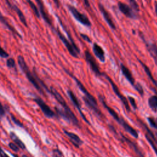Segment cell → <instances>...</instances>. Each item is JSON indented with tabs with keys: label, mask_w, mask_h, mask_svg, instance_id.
I'll list each match as a JSON object with an SVG mask.
<instances>
[{
	"label": "cell",
	"mask_w": 157,
	"mask_h": 157,
	"mask_svg": "<svg viewBox=\"0 0 157 157\" xmlns=\"http://www.w3.org/2000/svg\"><path fill=\"white\" fill-rule=\"evenodd\" d=\"M17 61H18V64L20 66V67L21 68V69L23 71V72L25 74L26 77H27V78L28 79L29 82L34 86V87L41 94H44V93L43 92V89L40 86V85L39 84L38 82L36 80V77L34 76L33 72H32L26 63L25 62V60L24 59V58L21 56V55H18V58H17Z\"/></svg>",
	"instance_id": "6da1fadb"
},
{
	"label": "cell",
	"mask_w": 157,
	"mask_h": 157,
	"mask_svg": "<svg viewBox=\"0 0 157 157\" xmlns=\"http://www.w3.org/2000/svg\"><path fill=\"white\" fill-rule=\"evenodd\" d=\"M67 7L77 21L87 27H90L91 26V22L85 14L81 13L74 6L71 4H67Z\"/></svg>",
	"instance_id": "7a4b0ae2"
},
{
	"label": "cell",
	"mask_w": 157,
	"mask_h": 157,
	"mask_svg": "<svg viewBox=\"0 0 157 157\" xmlns=\"http://www.w3.org/2000/svg\"><path fill=\"white\" fill-rule=\"evenodd\" d=\"M103 76H104L105 78H106L107 80L109 82V83H110V85L112 86V90H113V92L117 96V97L120 99L121 102L124 105V106L125 109H126V110L128 112H130L131 109H130V106L129 105V102H128V101L127 98L124 96H123L122 94V93L119 90V89H118V86H117V85L113 82V81L112 80V78L110 77H109L107 74H105L104 73H103Z\"/></svg>",
	"instance_id": "3957f363"
},
{
	"label": "cell",
	"mask_w": 157,
	"mask_h": 157,
	"mask_svg": "<svg viewBox=\"0 0 157 157\" xmlns=\"http://www.w3.org/2000/svg\"><path fill=\"white\" fill-rule=\"evenodd\" d=\"M85 58L86 61L89 64L90 69L95 74V75H96L97 76H102L103 73L101 72L95 58L93 56V55L88 50L85 51Z\"/></svg>",
	"instance_id": "277c9868"
},
{
	"label": "cell",
	"mask_w": 157,
	"mask_h": 157,
	"mask_svg": "<svg viewBox=\"0 0 157 157\" xmlns=\"http://www.w3.org/2000/svg\"><path fill=\"white\" fill-rule=\"evenodd\" d=\"M36 2H37V4L38 5V9L40 12V17H42L43 20H44V21L52 28V29L55 32V31L56 30V28H55V26L53 25V22L49 16V15L48 14V13L46 11L45 7L44 6V4L43 3L42 0H36Z\"/></svg>",
	"instance_id": "5b68a950"
},
{
	"label": "cell",
	"mask_w": 157,
	"mask_h": 157,
	"mask_svg": "<svg viewBox=\"0 0 157 157\" xmlns=\"http://www.w3.org/2000/svg\"><path fill=\"white\" fill-rule=\"evenodd\" d=\"M64 70H65L66 72H67V73L75 80V83H77V85L78 88L80 89V90L84 94L85 97L86 98H87L89 101H90L91 102H93V103H94V104H98L97 101H96V99H95V98L88 91V90L86 89V88L84 86V85L82 84V83L78 78H77L75 76H74L72 74H71L67 70H66V69H64Z\"/></svg>",
	"instance_id": "8992f818"
},
{
	"label": "cell",
	"mask_w": 157,
	"mask_h": 157,
	"mask_svg": "<svg viewBox=\"0 0 157 157\" xmlns=\"http://www.w3.org/2000/svg\"><path fill=\"white\" fill-rule=\"evenodd\" d=\"M5 1V3L6 4V6L11 10H13L14 12H15V13H17L20 21H21V23L26 28L28 27V23L26 19V17L25 16V15L23 14V12L21 10V9L15 4L12 3L10 0H4Z\"/></svg>",
	"instance_id": "52a82bcc"
},
{
	"label": "cell",
	"mask_w": 157,
	"mask_h": 157,
	"mask_svg": "<svg viewBox=\"0 0 157 157\" xmlns=\"http://www.w3.org/2000/svg\"><path fill=\"white\" fill-rule=\"evenodd\" d=\"M34 101L38 105L44 115L48 118H52L55 116L54 112L50 107L42 99L40 98L36 97L34 99Z\"/></svg>",
	"instance_id": "ba28073f"
},
{
	"label": "cell",
	"mask_w": 157,
	"mask_h": 157,
	"mask_svg": "<svg viewBox=\"0 0 157 157\" xmlns=\"http://www.w3.org/2000/svg\"><path fill=\"white\" fill-rule=\"evenodd\" d=\"M139 36L144 41L146 48H147L149 53L151 56V57L153 58L156 64L157 65V45L155 43H153L149 41H147L145 39L144 36L141 33H139Z\"/></svg>",
	"instance_id": "9c48e42d"
},
{
	"label": "cell",
	"mask_w": 157,
	"mask_h": 157,
	"mask_svg": "<svg viewBox=\"0 0 157 157\" xmlns=\"http://www.w3.org/2000/svg\"><path fill=\"white\" fill-rule=\"evenodd\" d=\"M50 93L53 96V97L58 101V102L63 107V109L65 112H70L72 111L71 110V109L69 108V107L67 105L64 99L63 98V96L60 94V93L55 88H53V86H51L50 88Z\"/></svg>",
	"instance_id": "30bf717a"
},
{
	"label": "cell",
	"mask_w": 157,
	"mask_h": 157,
	"mask_svg": "<svg viewBox=\"0 0 157 157\" xmlns=\"http://www.w3.org/2000/svg\"><path fill=\"white\" fill-rule=\"evenodd\" d=\"M118 8L119 10L127 18H131V19H136V15L134 12V11L132 10L131 7L128 6V4L119 1L118 2Z\"/></svg>",
	"instance_id": "8fae6325"
},
{
	"label": "cell",
	"mask_w": 157,
	"mask_h": 157,
	"mask_svg": "<svg viewBox=\"0 0 157 157\" xmlns=\"http://www.w3.org/2000/svg\"><path fill=\"white\" fill-rule=\"evenodd\" d=\"M98 7H99L101 13L102 14L103 17L104 18V20L106 21V23L108 24V25L110 26V28H112L113 30H115L116 26H115V25L113 21V19H112L110 14L109 13V12L107 10V9L104 7V6L102 4L99 3L98 4Z\"/></svg>",
	"instance_id": "7c38bea8"
},
{
	"label": "cell",
	"mask_w": 157,
	"mask_h": 157,
	"mask_svg": "<svg viewBox=\"0 0 157 157\" xmlns=\"http://www.w3.org/2000/svg\"><path fill=\"white\" fill-rule=\"evenodd\" d=\"M67 94H68V96H69V97L71 101H72V104H74V106L76 107V109H77V110H78V112H79L80 114L81 115V116H82V118L83 119V120H84L86 123H87L88 124H90V123L88 121V120H87V118L85 117V116L84 115L83 113L82 112V109H81V105H80V103H79V101H78V99L77 98V97H76L75 95L74 94V93L71 90H67Z\"/></svg>",
	"instance_id": "4fadbf2b"
},
{
	"label": "cell",
	"mask_w": 157,
	"mask_h": 157,
	"mask_svg": "<svg viewBox=\"0 0 157 157\" xmlns=\"http://www.w3.org/2000/svg\"><path fill=\"white\" fill-rule=\"evenodd\" d=\"M64 132L69 137V139H70V141L75 147L79 148L83 144V140L76 134L72 132L67 131L66 130H64Z\"/></svg>",
	"instance_id": "5bb4252c"
},
{
	"label": "cell",
	"mask_w": 157,
	"mask_h": 157,
	"mask_svg": "<svg viewBox=\"0 0 157 157\" xmlns=\"http://www.w3.org/2000/svg\"><path fill=\"white\" fill-rule=\"evenodd\" d=\"M118 123L124 128V129L128 132L129 134H130L132 137H134V138H138L139 137V134L138 132L134 129L131 126H130L123 118H122L121 117L120 121H118Z\"/></svg>",
	"instance_id": "9a60e30c"
},
{
	"label": "cell",
	"mask_w": 157,
	"mask_h": 157,
	"mask_svg": "<svg viewBox=\"0 0 157 157\" xmlns=\"http://www.w3.org/2000/svg\"><path fill=\"white\" fill-rule=\"evenodd\" d=\"M93 52L97 58H98L101 62L104 63L105 61V52L102 47H101L97 43H94L93 45Z\"/></svg>",
	"instance_id": "2e32d148"
},
{
	"label": "cell",
	"mask_w": 157,
	"mask_h": 157,
	"mask_svg": "<svg viewBox=\"0 0 157 157\" xmlns=\"http://www.w3.org/2000/svg\"><path fill=\"white\" fill-rule=\"evenodd\" d=\"M0 22L4 25L9 31H10L12 34L14 35V36H18V37H20V39H22V36L17 31V29L13 27L12 26L9 22L7 20V19L6 18V17L2 15V13H1V12L0 11Z\"/></svg>",
	"instance_id": "e0dca14e"
},
{
	"label": "cell",
	"mask_w": 157,
	"mask_h": 157,
	"mask_svg": "<svg viewBox=\"0 0 157 157\" xmlns=\"http://www.w3.org/2000/svg\"><path fill=\"white\" fill-rule=\"evenodd\" d=\"M120 69H121V73L123 75V76L125 77V78L134 86V85H135V79L131 72L130 71V70L123 64H121Z\"/></svg>",
	"instance_id": "ac0fdd59"
},
{
	"label": "cell",
	"mask_w": 157,
	"mask_h": 157,
	"mask_svg": "<svg viewBox=\"0 0 157 157\" xmlns=\"http://www.w3.org/2000/svg\"><path fill=\"white\" fill-rule=\"evenodd\" d=\"M83 99L84 101V102L85 103V104L86 105V106L90 109L92 111H93L98 116H99V117H102V114L101 112V110H99L98 106V104H96L92 102H91L90 101H89L85 97H83Z\"/></svg>",
	"instance_id": "d6986e66"
},
{
	"label": "cell",
	"mask_w": 157,
	"mask_h": 157,
	"mask_svg": "<svg viewBox=\"0 0 157 157\" xmlns=\"http://www.w3.org/2000/svg\"><path fill=\"white\" fill-rule=\"evenodd\" d=\"M121 137H122L123 140L125 141V142L129 145V147L135 151V153H136L139 157H144L143 153H142V151L139 150V148H138V147L136 145V144H134L133 142H132L131 140H130L129 139H128L127 137H126L124 136L123 135H121Z\"/></svg>",
	"instance_id": "ffe728a7"
},
{
	"label": "cell",
	"mask_w": 157,
	"mask_h": 157,
	"mask_svg": "<svg viewBox=\"0 0 157 157\" xmlns=\"http://www.w3.org/2000/svg\"><path fill=\"white\" fill-rule=\"evenodd\" d=\"M138 60H139V63H140V64L142 65L143 69H144V71L145 72L146 74L147 75V76L148 77V78H150V80L151 81V82L153 83V85L157 88V81L153 78V75H152V74H151V71L150 70L149 67H148L144 63H143L141 60H140V59H138Z\"/></svg>",
	"instance_id": "44dd1931"
},
{
	"label": "cell",
	"mask_w": 157,
	"mask_h": 157,
	"mask_svg": "<svg viewBox=\"0 0 157 157\" xmlns=\"http://www.w3.org/2000/svg\"><path fill=\"white\" fill-rule=\"evenodd\" d=\"M9 135H10V137L11 139L12 140V141H13L15 144H17V145L19 147V148H20L22 149V150L25 149L26 147H25L24 143L20 139V138L16 135V134H15V132H10V134H9Z\"/></svg>",
	"instance_id": "7402d4cb"
},
{
	"label": "cell",
	"mask_w": 157,
	"mask_h": 157,
	"mask_svg": "<svg viewBox=\"0 0 157 157\" xmlns=\"http://www.w3.org/2000/svg\"><path fill=\"white\" fill-rule=\"evenodd\" d=\"M26 1L27 2V3L28 4L29 6L30 7V8L31 9V10H33L34 14L35 15V16L38 18H40V12L39 10L38 7L36 6V5H35V4L31 1V0H26Z\"/></svg>",
	"instance_id": "603a6c76"
},
{
	"label": "cell",
	"mask_w": 157,
	"mask_h": 157,
	"mask_svg": "<svg viewBox=\"0 0 157 157\" xmlns=\"http://www.w3.org/2000/svg\"><path fill=\"white\" fill-rule=\"evenodd\" d=\"M148 104L149 107L154 110H157V96H151L148 98Z\"/></svg>",
	"instance_id": "cb8c5ba5"
},
{
	"label": "cell",
	"mask_w": 157,
	"mask_h": 157,
	"mask_svg": "<svg viewBox=\"0 0 157 157\" xmlns=\"http://www.w3.org/2000/svg\"><path fill=\"white\" fill-rule=\"evenodd\" d=\"M145 137H146V139H147V141L149 142V144H150L151 147L153 148L154 151L155 152V153H156V155H157V147H156V145H155V142H154L147 134H145Z\"/></svg>",
	"instance_id": "d4e9b609"
},
{
	"label": "cell",
	"mask_w": 157,
	"mask_h": 157,
	"mask_svg": "<svg viewBox=\"0 0 157 157\" xmlns=\"http://www.w3.org/2000/svg\"><path fill=\"white\" fill-rule=\"evenodd\" d=\"M6 65L9 68H15V61L13 58H9L6 61Z\"/></svg>",
	"instance_id": "484cf974"
},
{
	"label": "cell",
	"mask_w": 157,
	"mask_h": 157,
	"mask_svg": "<svg viewBox=\"0 0 157 157\" xmlns=\"http://www.w3.org/2000/svg\"><path fill=\"white\" fill-rule=\"evenodd\" d=\"M134 88L136 89V90L139 93V94H140L141 96L144 95V89L142 86V85L137 83H135V85H134Z\"/></svg>",
	"instance_id": "4316f807"
},
{
	"label": "cell",
	"mask_w": 157,
	"mask_h": 157,
	"mask_svg": "<svg viewBox=\"0 0 157 157\" xmlns=\"http://www.w3.org/2000/svg\"><path fill=\"white\" fill-rule=\"evenodd\" d=\"M10 117H11V119H12V121H13L16 125H17L18 126H20V127H21V128H23V123H22L19 120H18V119L15 117V115H13V114H11Z\"/></svg>",
	"instance_id": "83f0119b"
},
{
	"label": "cell",
	"mask_w": 157,
	"mask_h": 157,
	"mask_svg": "<svg viewBox=\"0 0 157 157\" xmlns=\"http://www.w3.org/2000/svg\"><path fill=\"white\" fill-rule=\"evenodd\" d=\"M129 2L130 3L131 7L136 10V11H139V6L136 0H128Z\"/></svg>",
	"instance_id": "f1b7e54d"
},
{
	"label": "cell",
	"mask_w": 157,
	"mask_h": 157,
	"mask_svg": "<svg viewBox=\"0 0 157 157\" xmlns=\"http://www.w3.org/2000/svg\"><path fill=\"white\" fill-rule=\"evenodd\" d=\"M128 101L129 102L130 105L132 107V108L136 110L137 107V104H136L135 99L134 98L131 97V96H128Z\"/></svg>",
	"instance_id": "f546056e"
},
{
	"label": "cell",
	"mask_w": 157,
	"mask_h": 157,
	"mask_svg": "<svg viewBox=\"0 0 157 157\" xmlns=\"http://www.w3.org/2000/svg\"><path fill=\"white\" fill-rule=\"evenodd\" d=\"M148 121L150 123V125L155 129H157V122L155 120V119L152 117H148L147 118Z\"/></svg>",
	"instance_id": "4dcf8cb0"
},
{
	"label": "cell",
	"mask_w": 157,
	"mask_h": 157,
	"mask_svg": "<svg viewBox=\"0 0 157 157\" xmlns=\"http://www.w3.org/2000/svg\"><path fill=\"white\" fill-rule=\"evenodd\" d=\"M9 56V54L0 45V57L2 58H7Z\"/></svg>",
	"instance_id": "1f68e13d"
},
{
	"label": "cell",
	"mask_w": 157,
	"mask_h": 157,
	"mask_svg": "<svg viewBox=\"0 0 157 157\" xmlns=\"http://www.w3.org/2000/svg\"><path fill=\"white\" fill-rule=\"evenodd\" d=\"M9 147L12 150L14 151L15 152H18L20 150L19 147L17 144H15L14 142H10L9 144Z\"/></svg>",
	"instance_id": "d6a6232c"
},
{
	"label": "cell",
	"mask_w": 157,
	"mask_h": 157,
	"mask_svg": "<svg viewBox=\"0 0 157 157\" xmlns=\"http://www.w3.org/2000/svg\"><path fill=\"white\" fill-rule=\"evenodd\" d=\"M53 157H63V153L59 149H54L52 151Z\"/></svg>",
	"instance_id": "836d02e7"
},
{
	"label": "cell",
	"mask_w": 157,
	"mask_h": 157,
	"mask_svg": "<svg viewBox=\"0 0 157 157\" xmlns=\"http://www.w3.org/2000/svg\"><path fill=\"white\" fill-rule=\"evenodd\" d=\"M80 35L81 37H82L84 40L86 41V42H88V43H91V42H92L91 39L89 37V36H88V35H86V34H83V33H80Z\"/></svg>",
	"instance_id": "e575fe53"
},
{
	"label": "cell",
	"mask_w": 157,
	"mask_h": 157,
	"mask_svg": "<svg viewBox=\"0 0 157 157\" xmlns=\"http://www.w3.org/2000/svg\"><path fill=\"white\" fill-rule=\"evenodd\" d=\"M5 115V109L0 101V117H3Z\"/></svg>",
	"instance_id": "d590c367"
},
{
	"label": "cell",
	"mask_w": 157,
	"mask_h": 157,
	"mask_svg": "<svg viewBox=\"0 0 157 157\" xmlns=\"http://www.w3.org/2000/svg\"><path fill=\"white\" fill-rule=\"evenodd\" d=\"M0 157H9V156L3 151V150L0 147Z\"/></svg>",
	"instance_id": "8d00e7d4"
},
{
	"label": "cell",
	"mask_w": 157,
	"mask_h": 157,
	"mask_svg": "<svg viewBox=\"0 0 157 157\" xmlns=\"http://www.w3.org/2000/svg\"><path fill=\"white\" fill-rule=\"evenodd\" d=\"M53 2L55 3L56 7L57 8H59V6H60V2H59V0H53Z\"/></svg>",
	"instance_id": "74e56055"
},
{
	"label": "cell",
	"mask_w": 157,
	"mask_h": 157,
	"mask_svg": "<svg viewBox=\"0 0 157 157\" xmlns=\"http://www.w3.org/2000/svg\"><path fill=\"white\" fill-rule=\"evenodd\" d=\"M84 1V4L85 5V6L86 7H90V2H89V0H83Z\"/></svg>",
	"instance_id": "f35d334b"
},
{
	"label": "cell",
	"mask_w": 157,
	"mask_h": 157,
	"mask_svg": "<svg viewBox=\"0 0 157 157\" xmlns=\"http://www.w3.org/2000/svg\"><path fill=\"white\" fill-rule=\"evenodd\" d=\"M155 12L157 15V1L155 2Z\"/></svg>",
	"instance_id": "ab89813d"
},
{
	"label": "cell",
	"mask_w": 157,
	"mask_h": 157,
	"mask_svg": "<svg viewBox=\"0 0 157 157\" xmlns=\"http://www.w3.org/2000/svg\"><path fill=\"white\" fill-rule=\"evenodd\" d=\"M12 155L13 156V157H18L17 155H15V154H13V153H12Z\"/></svg>",
	"instance_id": "60d3db41"
},
{
	"label": "cell",
	"mask_w": 157,
	"mask_h": 157,
	"mask_svg": "<svg viewBox=\"0 0 157 157\" xmlns=\"http://www.w3.org/2000/svg\"><path fill=\"white\" fill-rule=\"evenodd\" d=\"M21 157H29V156H27V155H23Z\"/></svg>",
	"instance_id": "b9f144b4"
}]
</instances>
